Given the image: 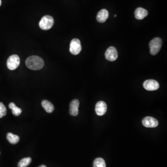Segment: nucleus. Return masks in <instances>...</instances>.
<instances>
[{
  "instance_id": "1",
  "label": "nucleus",
  "mask_w": 167,
  "mask_h": 167,
  "mask_svg": "<svg viewBox=\"0 0 167 167\" xmlns=\"http://www.w3.org/2000/svg\"><path fill=\"white\" fill-rule=\"evenodd\" d=\"M26 67L32 70H39L44 66L43 59L38 56L33 55L27 58L26 61Z\"/></svg>"
},
{
  "instance_id": "2",
  "label": "nucleus",
  "mask_w": 167,
  "mask_h": 167,
  "mask_svg": "<svg viewBox=\"0 0 167 167\" xmlns=\"http://www.w3.org/2000/svg\"><path fill=\"white\" fill-rule=\"evenodd\" d=\"M162 46L161 39L156 37L151 40L150 43V53L152 55L157 54L159 52Z\"/></svg>"
},
{
  "instance_id": "3",
  "label": "nucleus",
  "mask_w": 167,
  "mask_h": 167,
  "mask_svg": "<svg viewBox=\"0 0 167 167\" xmlns=\"http://www.w3.org/2000/svg\"><path fill=\"white\" fill-rule=\"evenodd\" d=\"M54 24V18L50 16H45L41 18L39 26L41 30H48L53 27Z\"/></svg>"
},
{
  "instance_id": "4",
  "label": "nucleus",
  "mask_w": 167,
  "mask_h": 167,
  "mask_svg": "<svg viewBox=\"0 0 167 167\" xmlns=\"http://www.w3.org/2000/svg\"><path fill=\"white\" fill-rule=\"evenodd\" d=\"M20 64V57L17 55L14 54L10 56L7 60V67L10 70H14L17 68Z\"/></svg>"
},
{
  "instance_id": "5",
  "label": "nucleus",
  "mask_w": 167,
  "mask_h": 167,
  "mask_svg": "<svg viewBox=\"0 0 167 167\" xmlns=\"http://www.w3.org/2000/svg\"><path fill=\"white\" fill-rule=\"evenodd\" d=\"M82 47L80 40L78 39L72 40L70 46V52L73 55H77L81 52Z\"/></svg>"
},
{
  "instance_id": "6",
  "label": "nucleus",
  "mask_w": 167,
  "mask_h": 167,
  "mask_svg": "<svg viewBox=\"0 0 167 167\" xmlns=\"http://www.w3.org/2000/svg\"><path fill=\"white\" fill-rule=\"evenodd\" d=\"M105 57L108 61H116L118 57V54L116 48L113 47H109L105 53Z\"/></svg>"
},
{
  "instance_id": "7",
  "label": "nucleus",
  "mask_w": 167,
  "mask_h": 167,
  "mask_svg": "<svg viewBox=\"0 0 167 167\" xmlns=\"http://www.w3.org/2000/svg\"><path fill=\"white\" fill-rule=\"evenodd\" d=\"M143 85L146 90L150 91H155L159 87L158 82L153 79L146 80L144 82Z\"/></svg>"
},
{
  "instance_id": "8",
  "label": "nucleus",
  "mask_w": 167,
  "mask_h": 167,
  "mask_svg": "<svg viewBox=\"0 0 167 167\" xmlns=\"http://www.w3.org/2000/svg\"><path fill=\"white\" fill-rule=\"evenodd\" d=\"M142 123L147 128H155L158 125V122L155 118L151 117H147L143 119Z\"/></svg>"
},
{
  "instance_id": "9",
  "label": "nucleus",
  "mask_w": 167,
  "mask_h": 167,
  "mask_svg": "<svg viewBox=\"0 0 167 167\" xmlns=\"http://www.w3.org/2000/svg\"><path fill=\"white\" fill-rule=\"evenodd\" d=\"M79 102L78 99H74L70 104V114L73 116H76L78 113Z\"/></svg>"
},
{
  "instance_id": "10",
  "label": "nucleus",
  "mask_w": 167,
  "mask_h": 167,
  "mask_svg": "<svg viewBox=\"0 0 167 167\" xmlns=\"http://www.w3.org/2000/svg\"><path fill=\"white\" fill-rule=\"evenodd\" d=\"M95 110L97 114L99 116H103L107 111V105L105 102H99L97 103L95 108Z\"/></svg>"
},
{
  "instance_id": "11",
  "label": "nucleus",
  "mask_w": 167,
  "mask_h": 167,
  "mask_svg": "<svg viewBox=\"0 0 167 167\" xmlns=\"http://www.w3.org/2000/svg\"><path fill=\"white\" fill-rule=\"evenodd\" d=\"M109 17V12L106 9H103L98 13L97 20L100 23H104L106 21Z\"/></svg>"
},
{
  "instance_id": "12",
  "label": "nucleus",
  "mask_w": 167,
  "mask_h": 167,
  "mask_svg": "<svg viewBox=\"0 0 167 167\" xmlns=\"http://www.w3.org/2000/svg\"><path fill=\"white\" fill-rule=\"evenodd\" d=\"M148 15V12L145 9L138 8L135 11V16L138 20H142Z\"/></svg>"
},
{
  "instance_id": "13",
  "label": "nucleus",
  "mask_w": 167,
  "mask_h": 167,
  "mask_svg": "<svg viewBox=\"0 0 167 167\" xmlns=\"http://www.w3.org/2000/svg\"><path fill=\"white\" fill-rule=\"evenodd\" d=\"M41 105L43 108L47 113H53L54 110V105L47 100H44L42 101Z\"/></svg>"
},
{
  "instance_id": "14",
  "label": "nucleus",
  "mask_w": 167,
  "mask_h": 167,
  "mask_svg": "<svg viewBox=\"0 0 167 167\" xmlns=\"http://www.w3.org/2000/svg\"><path fill=\"white\" fill-rule=\"evenodd\" d=\"M7 138L9 142L13 144H16L20 140V137L18 136L14 135L12 133H8L7 134Z\"/></svg>"
},
{
  "instance_id": "15",
  "label": "nucleus",
  "mask_w": 167,
  "mask_h": 167,
  "mask_svg": "<svg viewBox=\"0 0 167 167\" xmlns=\"http://www.w3.org/2000/svg\"><path fill=\"white\" fill-rule=\"evenodd\" d=\"M9 108L12 110V113L16 116H18L22 113V110L20 108L18 107L15 105V103H10L9 106Z\"/></svg>"
},
{
  "instance_id": "16",
  "label": "nucleus",
  "mask_w": 167,
  "mask_h": 167,
  "mask_svg": "<svg viewBox=\"0 0 167 167\" xmlns=\"http://www.w3.org/2000/svg\"><path fill=\"white\" fill-rule=\"evenodd\" d=\"M31 161L32 159L30 157H26L19 162L18 166V167H26L30 164Z\"/></svg>"
},
{
  "instance_id": "17",
  "label": "nucleus",
  "mask_w": 167,
  "mask_h": 167,
  "mask_svg": "<svg viewBox=\"0 0 167 167\" xmlns=\"http://www.w3.org/2000/svg\"><path fill=\"white\" fill-rule=\"evenodd\" d=\"M93 167H106L105 160L101 158H98L93 162Z\"/></svg>"
},
{
  "instance_id": "18",
  "label": "nucleus",
  "mask_w": 167,
  "mask_h": 167,
  "mask_svg": "<svg viewBox=\"0 0 167 167\" xmlns=\"http://www.w3.org/2000/svg\"><path fill=\"white\" fill-rule=\"evenodd\" d=\"M7 114V109L2 102H0V118L6 116Z\"/></svg>"
},
{
  "instance_id": "19",
  "label": "nucleus",
  "mask_w": 167,
  "mask_h": 167,
  "mask_svg": "<svg viewBox=\"0 0 167 167\" xmlns=\"http://www.w3.org/2000/svg\"><path fill=\"white\" fill-rule=\"evenodd\" d=\"M46 167V165H41V166H40V167Z\"/></svg>"
},
{
  "instance_id": "20",
  "label": "nucleus",
  "mask_w": 167,
  "mask_h": 167,
  "mask_svg": "<svg viewBox=\"0 0 167 167\" xmlns=\"http://www.w3.org/2000/svg\"><path fill=\"white\" fill-rule=\"evenodd\" d=\"M1 4H2L1 0H0V6H1Z\"/></svg>"
},
{
  "instance_id": "21",
  "label": "nucleus",
  "mask_w": 167,
  "mask_h": 167,
  "mask_svg": "<svg viewBox=\"0 0 167 167\" xmlns=\"http://www.w3.org/2000/svg\"><path fill=\"white\" fill-rule=\"evenodd\" d=\"M117 16V15H115V17H116Z\"/></svg>"
},
{
  "instance_id": "22",
  "label": "nucleus",
  "mask_w": 167,
  "mask_h": 167,
  "mask_svg": "<svg viewBox=\"0 0 167 167\" xmlns=\"http://www.w3.org/2000/svg\"><path fill=\"white\" fill-rule=\"evenodd\" d=\"M0 154H1V152H0Z\"/></svg>"
}]
</instances>
